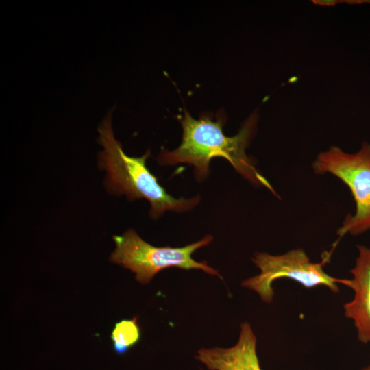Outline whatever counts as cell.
<instances>
[{"mask_svg":"<svg viewBox=\"0 0 370 370\" xmlns=\"http://www.w3.org/2000/svg\"><path fill=\"white\" fill-rule=\"evenodd\" d=\"M361 370H370V365L363 367Z\"/></svg>","mask_w":370,"mask_h":370,"instance_id":"cell-11","label":"cell"},{"mask_svg":"<svg viewBox=\"0 0 370 370\" xmlns=\"http://www.w3.org/2000/svg\"><path fill=\"white\" fill-rule=\"evenodd\" d=\"M113 348L117 354L122 355L135 345L140 339V329L136 317L117 322L111 334Z\"/></svg>","mask_w":370,"mask_h":370,"instance_id":"cell-8","label":"cell"},{"mask_svg":"<svg viewBox=\"0 0 370 370\" xmlns=\"http://www.w3.org/2000/svg\"><path fill=\"white\" fill-rule=\"evenodd\" d=\"M345 2H347L348 3H362L363 2H367L370 3V0L367 1H345Z\"/></svg>","mask_w":370,"mask_h":370,"instance_id":"cell-10","label":"cell"},{"mask_svg":"<svg viewBox=\"0 0 370 370\" xmlns=\"http://www.w3.org/2000/svg\"><path fill=\"white\" fill-rule=\"evenodd\" d=\"M316 174L330 173L349 188L356 204L354 214L347 215L337 234L358 236L370 230V143L348 153L336 146L321 152L312 164Z\"/></svg>","mask_w":370,"mask_h":370,"instance_id":"cell-4","label":"cell"},{"mask_svg":"<svg viewBox=\"0 0 370 370\" xmlns=\"http://www.w3.org/2000/svg\"><path fill=\"white\" fill-rule=\"evenodd\" d=\"M177 118L182 127V143L173 151L162 149L158 157L160 164H188L193 166L195 180L202 182L210 174V160L221 157L226 159L251 184L265 187L275 193L270 183L257 170L245 151L256 133L258 112H253L238 133L232 137L223 132V126L227 117L223 111L217 114L215 121L209 113H202L195 119L186 109L183 115Z\"/></svg>","mask_w":370,"mask_h":370,"instance_id":"cell-1","label":"cell"},{"mask_svg":"<svg viewBox=\"0 0 370 370\" xmlns=\"http://www.w3.org/2000/svg\"><path fill=\"white\" fill-rule=\"evenodd\" d=\"M113 239L116 248L110 261L135 273L136 280L141 284H149L156 274L170 267L199 269L221 278L219 271L206 262H197L192 258L195 251L212 241L211 235L182 247H155L142 239L133 229L114 236Z\"/></svg>","mask_w":370,"mask_h":370,"instance_id":"cell-3","label":"cell"},{"mask_svg":"<svg viewBox=\"0 0 370 370\" xmlns=\"http://www.w3.org/2000/svg\"><path fill=\"white\" fill-rule=\"evenodd\" d=\"M256 341L251 325L243 322L234 346L201 349L195 358L210 370H262L256 354Z\"/></svg>","mask_w":370,"mask_h":370,"instance_id":"cell-7","label":"cell"},{"mask_svg":"<svg viewBox=\"0 0 370 370\" xmlns=\"http://www.w3.org/2000/svg\"><path fill=\"white\" fill-rule=\"evenodd\" d=\"M358 257L349 271L352 279H341V284L353 290L352 301L343 305L345 317L353 321L358 340L370 343V247L358 245Z\"/></svg>","mask_w":370,"mask_h":370,"instance_id":"cell-6","label":"cell"},{"mask_svg":"<svg viewBox=\"0 0 370 370\" xmlns=\"http://www.w3.org/2000/svg\"><path fill=\"white\" fill-rule=\"evenodd\" d=\"M99 132L104 147L100 164L106 171V185L110 193L124 195L130 201L146 199L151 206L152 219H158L166 211L186 212L199 204L200 195L175 198L166 191L146 166L149 151L140 157L129 156L114 138L110 123H106Z\"/></svg>","mask_w":370,"mask_h":370,"instance_id":"cell-2","label":"cell"},{"mask_svg":"<svg viewBox=\"0 0 370 370\" xmlns=\"http://www.w3.org/2000/svg\"><path fill=\"white\" fill-rule=\"evenodd\" d=\"M312 2L314 4L321 6H334L337 3L343 2V1L338 0H312Z\"/></svg>","mask_w":370,"mask_h":370,"instance_id":"cell-9","label":"cell"},{"mask_svg":"<svg viewBox=\"0 0 370 370\" xmlns=\"http://www.w3.org/2000/svg\"><path fill=\"white\" fill-rule=\"evenodd\" d=\"M260 273L244 280L241 285L256 291L265 303L273 301V282L279 278H286L301 284L305 288L325 286L332 292L339 291L341 279L327 274L323 267L328 258L321 262H312L302 249H295L281 255H271L256 252L251 258Z\"/></svg>","mask_w":370,"mask_h":370,"instance_id":"cell-5","label":"cell"}]
</instances>
